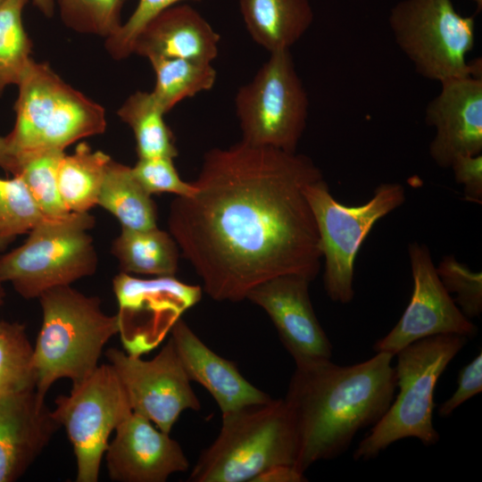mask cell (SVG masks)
<instances>
[{
	"mask_svg": "<svg viewBox=\"0 0 482 482\" xmlns=\"http://www.w3.org/2000/svg\"><path fill=\"white\" fill-rule=\"evenodd\" d=\"M323 178L307 155L240 141L212 148L187 196L170 205L169 233L213 300L239 302L282 275L320 270L305 187Z\"/></svg>",
	"mask_w": 482,
	"mask_h": 482,
	"instance_id": "6da1fadb",
	"label": "cell"
},
{
	"mask_svg": "<svg viewBox=\"0 0 482 482\" xmlns=\"http://www.w3.org/2000/svg\"><path fill=\"white\" fill-rule=\"evenodd\" d=\"M394 356L379 352L353 365L329 360L295 368L284 400L297 432L298 470L338 457L382 418L396 388Z\"/></svg>",
	"mask_w": 482,
	"mask_h": 482,
	"instance_id": "7a4b0ae2",
	"label": "cell"
},
{
	"mask_svg": "<svg viewBox=\"0 0 482 482\" xmlns=\"http://www.w3.org/2000/svg\"><path fill=\"white\" fill-rule=\"evenodd\" d=\"M221 416L218 436L202 452L187 481L257 482L275 467L296 468L297 432L284 399L271 398Z\"/></svg>",
	"mask_w": 482,
	"mask_h": 482,
	"instance_id": "3957f363",
	"label": "cell"
},
{
	"mask_svg": "<svg viewBox=\"0 0 482 482\" xmlns=\"http://www.w3.org/2000/svg\"><path fill=\"white\" fill-rule=\"evenodd\" d=\"M41 329L33 346L36 391L41 396L58 379L76 385L98 366L105 344L119 334L117 315H107L97 296L69 286L48 289L38 296Z\"/></svg>",
	"mask_w": 482,
	"mask_h": 482,
	"instance_id": "277c9868",
	"label": "cell"
},
{
	"mask_svg": "<svg viewBox=\"0 0 482 482\" xmlns=\"http://www.w3.org/2000/svg\"><path fill=\"white\" fill-rule=\"evenodd\" d=\"M15 123L6 139L16 162L106 129L104 109L65 83L46 63L31 61L17 85Z\"/></svg>",
	"mask_w": 482,
	"mask_h": 482,
	"instance_id": "5b68a950",
	"label": "cell"
},
{
	"mask_svg": "<svg viewBox=\"0 0 482 482\" xmlns=\"http://www.w3.org/2000/svg\"><path fill=\"white\" fill-rule=\"evenodd\" d=\"M468 338L456 334L428 337L408 345L395 353L396 386L399 392L382 418L360 442L356 461H369L398 440L417 438L425 445L439 441L433 425L436 383Z\"/></svg>",
	"mask_w": 482,
	"mask_h": 482,
	"instance_id": "8992f818",
	"label": "cell"
},
{
	"mask_svg": "<svg viewBox=\"0 0 482 482\" xmlns=\"http://www.w3.org/2000/svg\"><path fill=\"white\" fill-rule=\"evenodd\" d=\"M95 224L89 212L43 217L22 245L0 257V280L29 300L92 276L98 265Z\"/></svg>",
	"mask_w": 482,
	"mask_h": 482,
	"instance_id": "52a82bcc",
	"label": "cell"
},
{
	"mask_svg": "<svg viewBox=\"0 0 482 482\" xmlns=\"http://www.w3.org/2000/svg\"><path fill=\"white\" fill-rule=\"evenodd\" d=\"M395 41L416 72L442 82L482 77L481 60L469 62L475 44V20L462 16L451 0H403L390 11Z\"/></svg>",
	"mask_w": 482,
	"mask_h": 482,
	"instance_id": "ba28073f",
	"label": "cell"
},
{
	"mask_svg": "<svg viewBox=\"0 0 482 482\" xmlns=\"http://www.w3.org/2000/svg\"><path fill=\"white\" fill-rule=\"evenodd\" d=\"M303 192L316 222L325 261V291L331 301L349 303L354 296L358 252L376 222L405 202L404 187L395 182L382 183L370 199L355 206L338 202L323 178L308 184Z\"/></svg>",
	"mask_w": 482,
	"mask_h": 482,
	"instance_id": "9c48e42d",
	"label": "cell"
},
{
	"mask_svg": "<svg viewBox=\"0 0 482 482\" xmlns=\"http://www.w3.org/2000/svg\"><path fill=\"white\" fill-rule=\"evenodd\" d=\"M234 103L241 141L296 152L307 125L309 97L290 50L270 53L239 87Z\"/></svg>",
	"mask_w": 482,
	"mask_h": 482,
	"instance_id": "30bf717a",
	"label": "cell"
},
{
	"mask_svg": "<svg viewBox=\"0 0 482 482\" xmlns=\"http://www.w3.org/2000/svg\"><path fill=\"white\" fill-rule=\"evenodd\" d=\"M53 416L72 445L77 482H96L109 437L131 414L124 387L111 364L98 365L68 395L55 399Z\"/></svg>",
	"mask_w": 482,
	"mask_h": 482,
	"instance_id": "8fae6325",
	"label": "cell"
},
{
	"mask_svg": "<svg viewBox=\"0 0 482 482\" xmlns=\"http://www.w3.org/2000/svg\"><path fill=\"white\" fill-rule=\"evenodd\" d=\"M119 334L126 353L141 356L156 347L180 316L202 297V287L175 276L139 278L120 272L112 280Z\"/></svg>",
	"mask_w": 482,
	"mask_h": 482,
	"instance_id": "7c38bea8",
	"label": "cell"
},
{
	"mask_svg": "<svg viewBox=\"0 0 482 482\" xmlns=\"http://www.w3.org/2000/svg\"><path fill=\"white\" fill-rule=\"evenodd\" d=\"M127 394L132 412L170 434L186 410L198 411L201 403L191 386L172 340L151 360L116 348L105 353Z\"/></svg>",
	"mask_w": 482,
	"mask_h": 482,
	"instance_id": "4fadbf2b",
	"label": "cell"
},
{
	"mask_svg": "<svg viewBox=\"0 0 482 482\" xmlns=\"http://www.w3.org/2000/svg\"><path fill=\"white\" fill-rule=\"evenodd\" d=\"M408 253L413 280L409 304L396 325L376 341L374 351L395 355L408 345L432 336L475 337L478 328L444 287L428 247L414 241L409 244Z\"/></svg>",
	"mask_w": 482,
	"mask_h": 482,
	"instance_id": "5bb4252c",
	"label": "cell"
},
{
	"mask_svg": "<svg viewBox=\"0 0 482 482\" xmlns=\"http://www.w3.org/2000/svg\"><path fill=\"white\" fill-rule=\"evenodd\" d=\"M304 277L282 275L251 289L245 299L270 317L296 368L331 360L332 345L313 310Z\"/></svg>",
	"mask_w": 482,
	"mask_h": 482,
	"instance_id": "9a60e30c",
	"label": "cell"
},
{
	"mask_svg": "<svg viewBox=\"0 0 482 482\" xmlns=\"http://www.w3.org/2000/svg\"><path fill=\"white\" fill-rule=\"evenodd\" d=\"M441 90L425 110V122L435 129L428 152L441 168L460 155L482 153V77L466 76L440 82Z\"/></svg>",
	"mask_w": 482,
	"mask_h": 482,
	"instance_id": "2e32d148",
	"label": "cell"
},
{
	"mask_svg": "<svg viewBox=\"0 0 482 482\" xmlns=\"http://www.w3.org/2000/svg\"><path fill=\"white\" fill-rule=\"evenodd\" d=\"M104 456L110 478L118 482H164L189 468L179 444L135 412L116 428Z\"/></svg>",
	"mask_w": 482,
	"mask_h": 482,
	"instance_id": "e0dca14e",
	"label": "cell"
},
{
	"mask_svg": "<svg viewBox=\"0 0 482 482\" xmlns=\"http://www.w3.org/2000/svg\"><path fill=\"white\" fill-rule=\"evenodd\" d=\"M36 388L0 392V482L18 480L60 428Z\"/></svg>",
	"mask_w": 482,
	"mask_h": 482,
	"instance_id": "ac0fdd59",
	"label": "cell"
},
{
	"mask_svg": "<svg viewBox=\"0 0 482 482\" xmlns=\"http://www.w3.org/2000/svg\"><path fill=\"white\" fill-rule=\"evenodd\" d=\"M170 334L187 377L209 392L221 415L271 399L251 384L235 362L209 348L181 318L173 325Z\"/></svg>",
	"mask_w": 482,
	"mask_h": 482,
	"instance_id": "d6986e66",
	"label": "cell"
},
{
	"mask_svg": "<svg viewBox=\"0 0 482 482\" xmlns=\"http://www.w3.org/2000/svg\"><path fill=\"white\" fill-rule=\"evenodd\" d=\"M220 36L193 6L181 3L154 17L137 36L132 54L210 62L219 54Z\"/></svg>",
	"mask_w": 482,
	"mask_h": 482,
	"instance_id": "ffe728a7",
	"label": "cell"
},
{
	"mask_svg": "<svg viewBox=\"0 0 482 482\" xmlns=\"http://www.w3.org/2000/svg\"><path fill=\"white\" fill-rule=\"evenodd\" d=\"M251 38L270 54L290 50L311 27L310 0H238Z\"/></svg>",
	"mask_w": 482,
	"mask_h": 482,
	"instance_id": "44dd1931",
	"label": "cell"
},
{
	"mask_svg": "<svg viewBox=\"0 0 482 482\" xmlns=\"http://www.w3.org/2000/svg\"><path fill=\"white\" fill-rule=\"evenodd\" d=\"M111 253L118 261L120 272L155 277L175 276L180 255L172 236L158 227L121 228L112 243Z\"/></svg>",
	"mask_w": 482,
	"mask_h": 482,
	"instance_id": "7402d4cb",
	"label": "cell"
},
{
	"mask_svg": "<svg viewBox=\"0 0 482 482\" xmlns=\"http://www.w3.org/2000/svg\"><path fill=\"white\" fill-rule=\"evenodd\" d=\"M97 205L112 214L121 228L147 229L157 227L156 204L137 182L131 167L109 162L97 199Z\"/></svg>",
	"mask_w": 482,
	"mask_h": 482,
	"instance_id": "603a6c76",
	"label": "cell"
},
{
	"mask_svg": "<svg viewBox=\"0 0 482 482\" xmlns=\"http://www.w3.org/2000/svg\"><path fill=\"white\" fill-rule=\"evenodd\" d=\"M112 158L93 151L85 142L63 155L58 170V186L62 202L70 212H89L97 199Z\"/></svg>",
	"mask_w": 482,
	"mask_h": 482,
	"instance_id": "cb8c5ba5",
	"label": "cell"
},
{
	"mask_svg": "<svg viewBox=\"0 0 482 482\" xmlns=\"http://www.w3.org/2000/svg\"><path fill=\"white\" fill-rule=\"evenodd\" d=\"M117 114L133 131L138 159L178 156L173 133L163 118L165 112L151 92H135Z\"/></svg>",
	"mask_w": 482,
	"mask_h": 482,
	"instance_id": "d4e9b609",
	"label": "cell"
},
{
	"mask_svg": "<svg viewBox=\"0 0 482 482\" xmlns=\"http://www.w3.org/2000/svg\"><path fill=\"white\" fill-rule=\"evenodd\" d=\"M155 74L151 91L165 113L181 101L211 90L217 72L212 63L179 58L149 60Z\"/></svg>",
	"mask_w": 482,
	"mask_h": 482,
	"instance_id": "484cf974",
	"label": "cell"
},
{
	"mask_svg": "<svg viewBox=\"0 0 482 482\" xmlns=\"http://www.w3.org/2000/svg\"><path fill=\"white\" fill-rule=\"evenodd\" d=\"M28 1L4 0L0 5V96L8 86L19 84L33 60L21 17Z\"/></svg>",
	"mask_w": 482,
	"mask_h": 482,
	"instance_id": "4316f807",
	"label": "cell"
},
{
	"mask_svg": "<svg viewBox=\"0 0 482 482\" xmlns=\"http://www.w3.org/2000/svg\"><path fill=\"white\" fill-rule=\"evenodd\" d=\"M63 151L49 150L32 154L17 161V172L44 217H60L65 207L58 186V170Z\"/></svg>",
	"mask_w": 482,
	"mask_h": 482,
	"instance_id": "83f0119b",
	"label": "cell"
},
{
	"mask_svg": "<svg viewBox=\"0 0 482 482\" xmlns=\"http://www.w3.org/2000/svg\"><path fill=\"white\" fill-rule=\"evenodd\" d=\"M30 388H36V374L26 328L0 320V392Z\"/></svg>",
	"mask_w": 482,
	"mask_h": 482,
	"instance_id": "f1b7e54d",
	"label": "cell"
},
{
	"mask_svg": "<svg viewBox=\"0 0 482 482\" xmlns=\"http://www.w3.org/2000/svg\"><path fill=\"white\" fill-rule=\"evenodd\" d=\"M43 217L20 176L0 178V252L29 233Z\"/></svg>",
	"mask_w": 482,
	"mask_h": 482,
	"instance_id": "f546056e",
	"label": "cell"
},
{
	"mask_svg": "<svg viewBox=\"0 0 482 482\" xmlns=\"http://www.w3.org/2000/svg\"><path fill=\"white\" fill-rule=\"evenodd\" d=\"M62 21L80 33L106 38L122 25L120 12L128 0H57Z\"/></svg>",
	"mask_w": 482,
	"mask_h": 482,
	"instance_id": "4dcf8cb0",
	"label": "cell"
},
{
	"mask_svg": "<svg viewBox=\"0 0 482 482\" xmlns=\"http://www.w3.org/2000/svg\"><path fill=\"white\" fill-rule=\"evenodd\" d=\"M445 290L451 295L461 312L469 319L482 312V274L474 271L454 255H445L436 267Z\"/></svg>",
	"mask_w": 482,
	"mask_h": 482,
	"instance_id": "1f68e13d",
	"label": "cell"
},
{
	"mask_svg": "<svg viewBox=\"0 0 482 482\" xmlns=\"http://www.w3.org/2000/svg\"><path fill=\"white\" fill-rule=\"evenodd\" d=\"M131 170L137 182L151 195L169 193L187 196L195 190L192 182H186L180 178L172 158L138 159Z\"/></svg>",
	"mask_w": 482,
	"mask_h": 482,
	"instance_id": "d6a6232c",
	"label": "cell"
},
{
	"mask_svg": "<svg viewBox=\"0 0 482 482\" xmlns=\"http://www.w3.org/2000/svg\"><path fill=\"white\" fill-rule=\"evenodd\" d=\"M187 1L202 0H138L128 21L106 38L105 46L111 56L121 60L130 55L137 36L154 17L170 6Z\"/></svg>",
	"mask_w": 482,
	"mask_h": 482,
	"instance_id": "836d02e7",
	"label": "cell"
},
{
	"mask_svg": "<svg viewBox=\"0 0 482 482\" xmlns=\"http://www.w3.org/2000/svg\"><path fill=\"white\" fill-rule=\"evenodd\" d=\"M458 386L454 393L438 408L440 417L450 416L461 404L481 393L482 353L481 352L458 374Z\"/></svg>",
	"mask_w": 482,
	"mask_h": 482,
	"instance_id": "e575fe53",
	"label": "cell"
},
{
	"mask_svg": "<svg viewBox=\"0 0 482 482\" xmlns=\"http://www.w3.org/2000/svg\"><path fill=\"white\" fill-rule=\"evenodd\" d=\"M454 179L463 187L465 199L482 203V154L460 155L452 163Z\"/></svg>",
	"mask_w": 482,
	"mask_h": 482,
	"instance_id": "d590c367",
	"label": "cell"
},
{
	"mask_svg": "<svg viewBox=\"0 0 482 482\" xmlns=\"http://www.w3.org/2000/svg\"><path fill=\"white\" fill-rule=\"evenodd\" d=\"M0 167L12 176L17 171V162L12 155L6 137H0Z\"/></svg>",
	"mask_w": 482,
	"mask_h": 482,
	"instance_id": "8d00e7d4",
	"label": "cell"
},
{
	"mask_svg": "<svg viewBox=\"0 0 482 482\" xmlns=\"http://www.w3.org/2000/svg\"><path fill=\"white\" fill-rule=\"evenodd\" d=\"M34 4L46 16L51 17L54 9V0H33Z\"/></svg>",
	"mask_w": 482,
	"mask_h": 482,
	"instance_id": "74e56055",
	"label": "cell"
},
{
	"mask_svg": "<svg viewBox=\"0 0 482 482\" xmlns=\"http://www.w3.org/2000/svg\"><path fill=\"white\" fill-rule=\"evenodd\" d=\"M4 290L3 287V282L0 280V310L4 304Z\"/></svg>",
	"mask_w": 482,
	"mask_h": 482,
	"instance_id": "f35d334b",
	"label": "cell"
},
{
	"mask_svg": "<svg viewBox=\"0 0 482 482\" xmlns=\"http://www.w3.org/2000/svg\"><path fill=\"white\" fill-rule=\"evenodd\" d=\"M477 5V12H480L482 10V0H472Z\"/></svg>",
	"mask_w": 482,
	"mask_h": 482,
	"instance_id": "ab89813d",
	"label": "cell"
},
{
	"mask_svg": "<svg viewBox=\"0 0 482 482\" xmlns=\"http://www.w3.org/2000/svg\"><path fill=\"white\" fill-rule=\"evenodd\" d=\"M4 0H0V5L4 3Z\"/></svg>",
	"mask_w": 482,
	"mask_h": 482,
	"instance_id": "60d3db41",
	"label": "cell"
}]
</instances>
